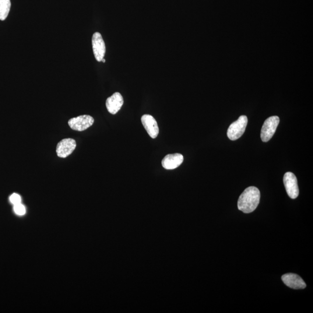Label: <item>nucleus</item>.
Wrapping results in <instances>:
<instances>
[{"label":"nucleus","instance_id":"obj_1","mask_svg":"<svg viewBox=\"0 0 313 313\" xmlns=\"http://www.w3.org/2000/svg\"><path fill=\"white\" fill-rule=\"evenodd\" d=\"M261 199L259 190L251 186L245 190L238 201V209L245 213H251L257 208Z\"/></svg>","mask_w":313,"mask_h":313},{"label":"nucleus","instance_id":"obj_2","mask_svg":"<svg viewBox=\"0 0 313 313\" xmlns=\"http://www.w3.org/2000/svg\"><path fill=\"white\" fill-rule=\"evenodd\" d=\"M248 124V118L246 115H241L236 121L229 126L227 135L231 140H237L241 137L245 131Z\"/></svg>","mask_w":313,"mask_h":313},{"label":"nucleus","instance_id":"obj_3","mask_svg":"<svg viewBox=\"0 0 313 313\" xmlns=\"http://www.w3.org/2000/svg\"><path fill=\"white\" fill-rule=\"evenodd\" d=\"M280 122L278 116H272L266 119L263 125L261 137L263 142H267L272 138Z\"/></svg>","mask_w":313,"mask_h":313},{"label":"nucleus","instance_id":"obj_4","mask_svg":"<svg viewBox=\"0 0 313 313\" xmlns=\"http://www.w3.org/2000/svg\"><path fill=\"white\" fill-rule=\"evenodd\" d=\"M94 122V119L89 115H82L69 119V125L73 130L83 131L91 127Z\"/></svg>","mask_w":313,"mask_h":313},{"label":"nucleus","instance_id":"obj_5","mask_svg":"<svg viewBox=\"0 0 313 313\" xmlns=\"http://www.w3.org/2000/svg\"><path fill=\"white\" fill-rule=\"evenodd\" d=\"M284 184L288 196L292 199H297L300 194L296 176L288 172L284 176Z\"/></svg>","mask_w":313,"mask_h":313},{"label":"nucleus","instance_id":"obj_6","mask_svg":"<svg viewBox=\"0 0 313 313\" xmlns=\"http://www.w3.org/2000/svg\"><path fill=\"white\" fill-rule=\"evenodd\" d=\"M92 44L95 58L98 62H102L105 54V45L101 33L96 32L93 34Z\"/></svg>","mask_w":313,"mask_h":313},{"label":"nucleus","instance_id":"obj_7","mask_svg":"<svg viewBox=\"0 0 313 313\" xmlns=\"http://www.w3.org/2000/svg\"><path fill=\"white\" fill-rule=\"evenodd\" d=\"M76 147L75 139L66 138L61 140L56 146V154L60 158H66L72 154Z\"/></svg>","mask_w":313,"mask_h":313},{"label":"nucleus","instance_id":"obj_8","mask_svg":"<svg viewBox=\"0 0 313 313\" xmlns=\"http://www.w3.org/2000/svg\"><path fill=\"white\" fill-rule=\"evenodd\" d=\"M282 280L287 286L294 290H303L307 287L305 281L300 276L294 273H288L282 276Z\"/></svg>","mask_w":313,"mask_h":313},{"label":"nucleus","instance_id":"obj_9","mask_svg":"<svg viewBox=\"0 0 313 313\" xmlns=\"http://www.w3.org/2000/svg\"><path fill=\"white\" fill-rule=\"evenodd\" d=\"M142 124L151 138L155 139L159 133L157 122L152 115H143L141 118Z\"/></svg>","mask_w":313,"mask_h":313},{"label":"nucleus","instance_id":"obj_10","mask_svg":"<svg viewBox=\"0 0 313 313\" xmlns=\"http://www.w3.org/2000/svg\"><path fill=\"white\" fill-rule=\"evenodd\" d=\"M123 104H124V100L121 94L119 93L112 94V96L108 98L105 102L107 110L111 114H117L120 110Z\"/></svg>","mask_w":313,"mask_h":313},{"label":"nucleus","instance_id":"obj_11","mask_svg":"<svg viewBox=\"0 0 313 313\" xmlns=\"http://www.w3.org/2000/svg\"><path fill=\"white\" fill-rule=\"evenodd\" d=\"M184 160V156L181 154H168L162 161V165L166 170H174V169L180 166Z\"/></svg>","mask_w":313,"mask_h":313},{"label":"nucleus","instance_id":"obj_12","mask_svg":"<svg viewBox=\"0 0 313 313\" xmlns=\"http://www.w3.org/2000/svg\"><path fill=\"white\" fill-rule=\"evenodd\" d=\"M10 6V0H0V20H4L8 17Z\"/></svg>","mask_w":313,"mask_h":313},{"label":"nucleus","instance_id":"obj_13","mask_svg":"<svg viewBox=\"0 0 313 313\" xmlns=\"http://www.w3.org/2000/svg\"><path fill=\"white\" fill-rule=\"evenodd\" d=\"M14 211L17 215L22 216L26 213V208L22 204L20 203L18 205L14 206Z\"/></svg>","mask_w":313,"mask_h":313},{"label":"nucleus","instance_id":"obj_14","mask_svg":"<svg viewBox=\"0 0 313 313\" xmlns=\"http://www.w3.org/2000/svg\"><path fill=\"white\" fill-rule=\"evenodd\" d=\"M10 202L14 206L18 205V204L21 203V201H22V199H21V197L16 193H14V194L10 196Z\"/></svg>","mask_w":313,"mask_h":313},{"label":"nucleus","instance_id":"obj_15","mask_svg":"<svg viewBox=\"0 0 313 313\" xmlns=\"http://www.w3.org/2000/svg\"><path fill=\"white\" fill-rule=\"evenodd\" d=\"M102 62L104 63L105 62V59L104 58L103 60H102Z\"/></svg>","mask_w":313,"mask_h":313}]
</instances>
